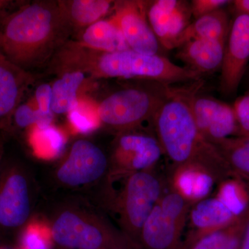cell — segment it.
I'll return each mask as SVG.
<instances>
[{"mask_svg": "<svg viewBox=\"0 0 249 249\" xmlns=\"http://www.w3.org/2000/svg\"><path fill=\"white\" fill-rule=\"evenodd\" d=\"M191 4L181 0L148 1L147 17L162 48L177 49L180 36L191 24Z\"/></svg>", "mask_w": 249, "mask_h": 249, "instance_id": "cell-14", "label": "cell"}, {"mask_svg": "<svg viewBox=\"0 0 249 249\" xmlns=\"http://www.w3.org/2000/svg\"><path fill=\"white\" fill-rule=\"evenodd\" d=\"M231 19L223 9L195 19L180 36L177 49L193 39H213L227 41Z\"/></svg>", "mask_w": 249, "mask_h": 249, "instance_id": "cell-20", "label": "cell"}, {"mask_svg": "<svg viewBox=\"0 0 249 249\" xmlns=\"http://www.w3.org/2000/svg\"><path fill=\"white\" fill-rule=\"evenodd\" d=\"M163 155L155 135L135 129L119 132L113 142L109 157L110 170L108 178L154 170Z\"/></svg>", "mask_w": 249, "mask_h": 249, "instance_id": "cell-8", "label": "cell"}, {"mask_svg": "<svg viewBox=\"0 0 249 249\" xmlns=\"http://www.w3.org/2000/svg\"><path fill=\"white\" fill-rule=\"evenodd\" d=\"M78 42L87 48L102 52H115L129 49L115 21L110 18L93 23L82 32Z\"/></svg>", "mask_w": 249, "mask_h": 249, "instance_id": "cell-18", "label": "cell"}, {"mask_svg": "<svg viewBox=\"0 0 249 249\" xmlns=\"http://www.w3.org/2000/svg\"><path fill=\"white\" fill-rule=\"evenodd\" d=\"M213 145L227 163L232 178L249 185V136L231 137Z\"/></svg>", "mask_w": 249, "mask_h": 249, "instance_id": "cell-23", "label": "cell"}, {"mask_svg": "<svg viewBox=\"0 0 249 249\" xmlns=\"http://www.w3.org/2000/svg\"><path fill=\"white\" fill-rule=\"evenodd\" d=\"M227 41L193 39L178 47L176 57L187 68L202 76L221 70Z\"/></svg>", "mask_w": 249, "mask_h": 249, "instance_id": "cell-17", "label": "cell"}, {"mask_svg": "<svg viewBox=\"0 0 249 249\" xmlns=\"http://www.w3.org/2000/svg\"><path fill=\"white\" fill-rule=\"evenodd\" d=\"M231 3L232 1L228 0H193L190 3L192 16L196 19L223 9Z\"/></svg>", "mask_w": 249, "mask_h": 249, "instance_id": "cell-29", "label": "cell"}, {"mask_svg": "<svg viewBox=\"0 0 249 249\" xmlns=\"http://www.w3.org/2000/svg\"><path fill=\"white\" fill-rule=\"evenodd\" d=\"M34 82V77L0 56V131L11 133L13 116L16 108L22 103L28 88Z\"/></svg>", "mask_w": 249, "mask_h": 249, "instance_id": "cell-16", "label": "cell"}, {"mask_svg": "<svg viewBox=\"0 0 249 249\" xmlns=\"http://www.w3.org/2000/svg\"><path fill=\"white\" fill-rule=\"evenodd\" d=\"M50 230L53 242L65 249H142L102 216L80 205L58 209Z\"/></svg>", "mask_w": 249, "mask_h": 249, "instance_id": "cell-4", "label": "cell"}, {"mask_svg": "<svg viewBox=\"0 0 249 249\" xmlns=\"http://www.w3.org/2000/svg\"><path fill=\"white\" fill-rule=\"evenodd\" d=\"M110 170L109 157L96 144L79 139L73 142L56 170L55 178L62 186L77 188L89 186L108 177Z\"/></svg>", "mask_w": 249, "mask_h": 249, "instance_id": "cell-9", "label": "cell"}, {"mask_svg": "<svg viewBox=\"0 0 249 249\" xmlns=\"http://www.w3.org/2000/svg\"><path fill=\"white\" fill-rule=\"evenodd\" d=\"M170 88L148 81L145 87L125 88L111 93L98 105L101 124L119 133L138 129L145 121L152 122Z\"/></svg>", "mask_w": 249, "mask_h": 249, "instance_id": "cell-6", "label": "cell"}, {"mask_svg": "<svg viewBox=\"0 0 249 249\" xmlns=\"http://www.w3.org/2000/svg\"><path fill=\"white\" fill-rule=\"evenodd\" d=\"M3 55H3L2 53H1V50H0V56H3Z\"/></svg>", "mask_w": 249, "mask_h": 249, "instance_id": "cell-34", "label": "cell"}, {"mask_svg": "<svg viewBox=\"0 0 249 249\" xmlns=\"http://www.w3.org/2000/svg\"><path fill=\"white\" fill-rule=\"evenodd\" d=\"M192 204L169 187L144 223L139 238L142 249H181V237Z\"/></svg>", "mask_w": 249, "mask_h": 249, "instance_id": "cell-7", "label": "cell"}, {"mask_svg": "<svg viewBox=\"0 0 249 249\" xmlns=\"http://www.w3.org/2000/svg\"><path fill=\"white\" fill-rule=\"evenodd\" d=\"M70 29H86L103 19L113 9L109 0H72L59 3Z\"/></svg>", "mask_w": 249, "mask_h": 249, "instance_id": "cell-21", "label": "cell"}, {"mask_svg": "<svg viewBox=\"0 0 249 249\" xmlns=\"http://www.w3.org/2000/svg\"><path fill=\"white\" fill-rule=\"evenodd\" d=\"M201 80L188 88L170 87L152 123L173 169L194 167L209 174L219 184L232 177L217 149L201 135L193 115L192 100L200 89Z\"/></svg>", "mask_w": 249, "mask_h": 249, "instance_id": "cell-1", "label": "cell"}, {"mask_svg": "<svg viewBox=\"0 0 249 249\" xmlns=\"http://www.w3.org/2000/svg\"><path fill=\"white\" fill-rule=\"evenodd\" d=\"M50 229L36 222L30 223L22 235V249H52Z\"/></svg>", "mask_w": 249, "mask_h": 249, "instance_id": "cell-27", "label": "cell"}, {"mask_svg": "<svg viewBox=\"0 0 249 249\" xmlns=\"http://www.w3.org/2000/svg\"><path fill=\"white\" fill-rule=\"evenodd\" d=\"M113 178H121L122 186L116 194L109 195L113 197L107 198L108 205L117 215L121 231L139 246L144 223L163 195L165 181L153 170Z\"/></svg>", "mask_w": 249, "mask_h": 249, "instance_id": "cell-5", "label": "cell"}, {"mask_svg": "<svg viewBox=\"0 0 249 249\" xmlns=\"http://www.w3.org/2000/svg\"><path fill=\"white\" fill-rule=\"evenodd\" d=\"M29 129V144L34 153L38 157L44 159L56 158L65 150L66 136L53 124L44 129L33 126Z\"/></svg>", "mask_w": 249, "mask_h": 249, "instance_id": "cell-25", "label": "cell"}, {"mask_svg": "<svg viewBox=\"0 0 249 249\" xmlns=\"http://www.w3.org/2000/svg\"><path fill=\"white\" fill-rule=\"evenodd\" d=\"M148 1H114L111 18L122 32L129 49L141 53L160 55V43L147 17Z\"/></svg>", "mask_w": 249, "mask_h": 249, "instance_id": "cell-12", "label": "cell"}, {"mask_svg": "<svg viewBox=\"0 0 249 249\" xmlns=\"http://www.w3.org/2000/svg\"><path fill=\"white\" fill-rule=\"evenodd\" d=\"M5 132L0 131V173H1V163H2L3 155H4V145H5Z\"/></svg>", "mask_w": 249, "mask_h": 249, "instance_id": "cell-32", "label": "cell"}, {"mask_svg": "<svg viewBox=\"0 0 249 249\" xmlns=\"http://www.w3.org/2000/svg\"><path fill=\"white\" fill-rule=\"evenodd\" d=\"M169 183L192 204L209 196L216 181L209 174L194 167L172 169Z\"/></svg>", "mask_w": 249, "mask_h": 249, "instance_id": "cell-22", "label": "cell"}, {"mask_svg": "<svg viewBox=\"0 0 249 249\" xmlns=\"http://www.w3.org/2000/svg\"><path fill=\"white\" fill-rule=\"evenodd\" d=\"M240 249H249V207L247 213V222L242 237V243Z\"/></svg>", "mask_w": 249, "mask_h": 249, "instance_id": "cell-31", "label": "cell"}, {"mask_svg": "<svg viewBox=\"0 0 249 249\" xmlns=\"http://www.w3.org/2000/svg\"><path fill=\"white\" fill-rule=\"evenodd\" d=\"M249 65V16L235 12L231 19L221 67L219 89L222 94L235 96Z\"/></svg>", "mask_w": 249, "mask_h": 249, "instance_id": "cell-10", "label": "cell"}, {"mask_svg": "<svg viewBox=\"0 0 249 249\" xmlns=\"http://www.w3.org/2000/svg\"><path fill=\"white\" fill-rule=\"evenodd\" d=\"M235 12L242 13L249 16V0H235L232 1Z\"/></svg>", "mask_w": 249, "mask_h": 249, "instance_id": "cell-30", "label": "cell"}, {"mask_svg": "<svg viewBox=\"0 0 249 249\" xmlns=\"http://www.w3.org/2000/svg\"><path fill=\"white\" fill-rule=\"evenodd\" d=\"M247 209L240 207L218 192L214 196H209L196 201L190 209L188 222L191 231L184 241L227 227Z\"/></svg>", "mask_w": 249, "mask_h": 249, "instance_id": "cell-15", "label": "cell"}, {"mask_svg": "<svg viewBox=\"0 0 249 249\" xmlns=\"http://www.w3.org/2000/svg\"><path fill=\"white\" fill-rule=\"evenodd\" d=\"M86 78L84 72L72 70L62 72L52 85V109L54 114H68L78 105V93Z\"/></svg>", "mask_w": 249, "mask_h": 249, "instance_id": "cell-24", "label": "cell"}, {"mask_svg": "<svg viewBox=\"0 0 249 249\" xmlns=\"http://www.w3.org/2000/svg\"><path fill=\"white\" fill-rule=\"evenodd\" d=\"M240 136H249V91L237 98L233 106Z\"/></svg>", "mask_w": 249, "mask_h": 249, "instance_id": "cell-28", "label": "cell"}, {"mask_svg": "<svg viewBox=\"0 0 249 249\" xmlns=\"http://www.w3.org/2000/svg\"><path fill=\"white\" fill-rule=\"evenodd\" d=\"M32 195L27 175L17 166L0 173V229L13 231L24 227L32 211Z\"/></svg>", "mask_w": 249, "mask_h": 249, "instance_id": "cell-11", "label": "cell"}, {"mask_svg": "<svg viewBox=\"0 0 249 249\" xmlns=\"http://www.w3.org/2000/svg\"><path fill=\"white\" fill-rule=\"evenodd\" d=\"M53 64L55 70L61 73L78 70L94 78H139L167 86L198 81L201 77L162 55L141 53L132 49L98 52L78 42H65L54 55Z\"/></svg>", "mask_w": 249, "mask_h": 249, "instance_id": "cell-2", "label": "cell"}, {"mask_svg": "<svg viewBox=\"0 0 249 249\" xmlns=\"http://www.w3.org/2000/svg\"><path fill=\"white\" fill-rule=\"evenodd\" d=\"M249 207L240 217L227 227L192 240L183 241L181 249H240Z\"/></svg>", "mask_w": 249, "mask_h": 249, "instance_id": "cell-19", "label": "cell"}, {"mask_svg": "<svg viewBox=\"0 0 249 249\" xmlns=\"http://www.w3.org/2000/svg\"><path fill=\"white\" fill-rule=\"evenodd\" d=\"M244 79L247 80V83H249V65L248 68H247V72H246L245 76V78H244Z\"/></svg>", "mask_w": 249, "mask_h": 249, "instance_id": "cell-33", "label": "cell"}, {"mask_svg": "<svg viewBox=\"0 0 249 249\" xmlns=\"http://www.w3.org/2000/svg\"><path fill=\"white\" fill-rule=\"evenodd\" d=\"M199 91L192 100V109L203 137L214 145L224 139L240 136L232 106L211 96L199 94Z\"/></svg>", "mask_w": 249, "mask_h": 249, "instance_id": "cell-13", "label": "cell"}, {"mask_svg": "<svg viewBox=\"0 0 249 249\" xmlns=\"http://www.w3.org/2000/svg\"><path fill=\"white\" fill-rule=\"evenodd\" d=\"M67 117L72 129L77 133H91L101 124L98 106L85 100L79 99L76 107L67 114Z\"/></svg>", "mask_w": 249, "mask_h": 249, "instance_id": "cell-26", "label": "cell"}, {"mask_svg": "<svg viewBox=\"0 0 249 249\" xmlns=\"http://www.w3.org/2000/svg\"><path fill=\"white\" fill-rule=\"evenodd\" d=\"M70 31L59 3H31L2 22L0 50L10 62L28 71L54 55L65 43Z\"/></svg>", "mask_w": 249, "mask_h": 249, "instance_id": "cell-3", "label": "cell"}]
</instances>
